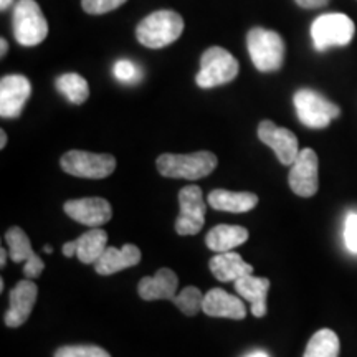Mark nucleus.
Segmentation results:
<instances>
[{
	"label": "nucleus",
	"mask_w": 357,
	"mask_h": 357,
	"mask_svg": "<svg viewBox=\"0 0 357 357\" xmlns=\"http://www.w3.org/2000/svg\"><path fill=\"white\" fill-rule=\"evenodd\" d=\"M63 255L66 257V258H71L73 255H77V242H68V243H65L63 245Z\"/></svg>",
	"instance_id": "nucleus-32"
},
{
	"label": "nucleus",
	"mask_w": 357,
	"mask_h": 357,
	"mask_svg": "<svg viewBox=\"0 0 357 357\" xmlns=\"http://www.w3.org/2000/svg\"><path fill=\"white\" fill-rule=\"evenodd\" d=\"M7 144V134L6 131H0V149H3Z\"/></svg>",
	"instance_id": "nucleus-35"
},
{
	"label": "nucleus",
	"mask_w": 357,
	"mask_h": 357,
	"mask_svg": "<svg viewBox=\"0 0 357 357\" xmlns=\"http://www.w3.org/2000/svg\"><path fill=\"white\" fill-rule=\"evenodd\" d=\"M245 357H270V356H268L265 351H255V352H250V354Z\"/></svg>",
	"instance_id": "nucleus-36"
},
{
	"label": "nucleus",
	"mask_w": 357,
	"mask_h": 357,
	"mask_svg": "<svg viewBox=\"0 0 357 357\" xmlns=\"http://www.w3.org/2000/svg\"><path fill=\"white\" fill-rule=\"evenodd\" d=\"M294 108L300 121L311 129H324L341 114L339 106L334 105L312 89H300L294 93Z\"/></svg>",
	"instance_id": "nucleus-7"
},
{
	"label": "nucleus",
	"mask_w": 357,
	"mask_h": 357,
	"mask_svg": "<svg viewBox=\"0 0 357 357\" xmlns=\"http://www.w3.org/2000/svg\"><path fill=\"white\" fill-rule=\"evenodd\" d=\"M258 137L268 147L273 149L276 158L283 166H293L298 154H300V144H298V137L294 136V132L287 128L276 126L273 121L265 119L258 126Z\"/></svg>",
	"instance_id": "nucleus-11"
},
{
	"label": "nucleus",
	"mask_w": 357,
	"mask_h": 357,
	"mask_svg": "<svg viewBox=\"0 0 357 357\" xmlns=\"http://www.w3.org/2000/svg\"><path fill=\"white\" fill-rule=\"evenodd\" d=\"M235 291L252 305V312L255 318H263L266 314V294L270 289V280L257 278V276L245 275L234 281Z\"/></svg>",
	"instance_id": "nucleus-19"
},
{
	"label": "nucleus",
	"mask_w": 357,
	"mask_h": 357,
	"mask_svg": "<svg viewBox=\"0 0 357 357\" xmlns=\"http://www.w3.org/2000/svg\"><path fill=\"white\" fill-rule=\"evenodd\" d=\"M248 240V230L240 225H215L205 236L207 247L215 253H225Z\"/></svg>",
	"instance_id": "nucleus-22"
},
{
	"label": "nucleus",
	"mask_w": 357,
	"mask_h": 357,
	"mask_svg": "<svg viewBox=\"0 0 357 357\" xmlns=\"http://www.w3.org/2000/svg\"><path fill=\"white\" fill-rule=\"evenodd\" d=\"M32 95V84L24 75H7L0 79V116L19 118L26 100Z\"/></svg>",
	"instance_id": "nucleus-12"
},
{
	"label": "nucleus",
	"mask_w": 357,
	"mask_h": 357,
	"mask_svg": "<svg viewBox=\"0 0 357 357\" xmlns=\"http://www.w3.org/2000/svg\"><path fill=\"white\" fill-rule=\"evenodd\" d=\"M128 0H82V7L86 13L91 15H102L111 10H116L126 3Z\"/></svg>",
	"instance_id": "nucleus-29"
},
{
	"label": "nucleus",
	"mask_w": 357,
	"mask_h": 357,
	"mask_svg": "<svg viewBox=\"0 0 357 357\" xmlns=\"http://www.w3.org/2000/svg\"><path fill=\"white\" fill-rule=\"evenodd\" d=\"M6 242L8 247V255L10 260L15 263L25 261L24 266V275L26 278L35 280L42 275L45 263L37 253L33 252L32 245H30L29 236L20 227H12L10 230H7L6 234Z\"/></svg>",
	"instance_id": "nucleus-14"
},
{
	"label": "nucleus",
	"mask_w": 357,
	"mask_h": 357,
	"mask_svg": "<svg viewBox=\"0 0 357 357\" xmlns=\"http://www.w3.org/2000/svg\"><path fill=\"white\" fill-rule=\"evenodd\" d=\"M55 357H111L100 346H65L55 352Z\"/></svg>",
	"instance_id": "nucleus-27"
},
{
	"label": "nucleus",
	"mask_w": 357,
	"mask_h": 357,
	"mask_svg": "<svg viewBox=\"0 0 357 357\" xmlns=\"http://www.w3.org/2000/svg\"><path fill=\"white\" fill-rule=\"evenodd\" d=\"M356 25L346 13H323L311 24L312 45L318 52L331 47H346L354 38Z\"/></svg>",
	"instance_id": "nucleus-4"
},
{
	"label": "nucleus",
	"mask_w": 357,
	"mask_h": 357,
	"mask_svg": "<svg viewBox=\"0 0 357 357\" xmlns=\"http://www.w3.org/2000/svg\"><path fill=\"white\" fill-rule=\"evenodd\" d=\"M250 58L258 71L270 73L281 68L284 61V42L273 30L255 26L247 35Z\"/></svg>",
	"instance_id": "nucleus-3"
},
{
	"label": "nucleus",
	"mask_w": 357,
	"mask_h": 357,
	"mask_svg": "<svg viewBox=\"0 0 357 357\" xmlns=\"http://www.w3.org/2000/svg\"><path fill=\"white\" fill-rule=\"evenodd\" d=\"M38 288L30 278L22 280L10 291V307L6 312V324L8 328H20L29 319L35 301H37Z\"/></svg>",
	"instance_id": "nucleus-15"
},
{
	"label": "nucleus",
	"mask_w": 357,
	"mask_h": 357,
	"mask_svg": "<svg viewBox=\"0 0 357 357\" xmlns=\"http://www.w3.org/2000/svg\"><path fill=\"white\" fill-rule=\"evenodd\" d=\"M205 294L195 287H187L181 293L172 298V303L187 316H195L199 311H202Z\"/></svg>",
	"instance_id": "nucleus-26"
},
{
	"label": "nucleus",
	"mask_w": 357,
	"mask_h": 357,
	"mask_svg": "<svg viewBox=\"0 0 357 357\" xmlns=\"http://www.w3.org/2000/svg\"><path fill=\"white\" fill-rule=\"evenodd\" d=\"M178 278L171 268H159L154 276H144L139 281L137 293L142 300H172L177 294Z\"/></svg>",
	"instance_id": "nucleus-17"
},
{
	"label": "nucleus",
	"mask_w": 357,
	"mask_h": 357,
	"mask_svg": "<svg viewBox=\"0 0 357 357\" xmlns=\"http://www.w3.org/2000/svg\"><path fill=\"white\" fill-rule=\"evenodd\" d=\"M141 261V250L132 243H126L123 248L108 247L105 250L100 260L95 263V270L98 275L108 276L126 268L136 266Z\"/></svg>",
	"instance_id": "nucleus-18"
},
{
	"label": "nucleus",
	"mask_w": 357,
	"mask_h": 357,
	"mask_svg": "<svg viewBox=\"0 0 357 357\" xmlns=\"http://www.w3.org/2000/svg\"><path fill=\"white\" fill-rule=\"evenodd\" d=\"M43 252H45V253H52V252H53V248H52V247H48V245H45V247H43Z\"/></svg>",
	"instance_id": "nucleus-38"
},
{
	"label": "nucleus",
	"mask_w": 357,
	"mask_h": 357,
	"mask_svg": "<svg viewBox=\"0 0 357 357\" xmlns=\"http://www.w3.org/2000/svg\"><path fill=\"white\" fill-rule=\"evenodd\" d=\"M113 73L118 82L121 83H136L139 82L141 71L131 60H118L113 66Z\"/></svg>",
	"instance_id": "nucleus-28"
},
{
	"label": "nucleus",
	"mask_w": 357,
	"mask_h": 357,
	"mask_svg": "<svg viewBox=\"0 0 357 357\" xmlns=\"http://www.w3.org/2000/svg\"><path fill=\"white\" fill-rule=\"evenodd\" d=\"M6 263H7V252L6 250H0V266H6Z\"/></svg>",
	"instance_id": "nucleus-34"
},
{
	"label": "nucleus",
	"mask_w": 357,
	"mask_h": 357,
	"mask_svg": "<svg viewBox=\"0 0 357 357\" xmlns=\"http://www.w3.org/2000/svg\"><path fill=\"white\" fill-rule=\"evenodd\" d=\"M181 213L176 220V231L178 235H197L204 229L205 205L202 190L197 185H187L178 192Z\"/></svg>",
	"instance_id": "nucleus-9"
},
{
	"label": "nucleus",
	"mask_w": 357,
	"mask_h": 357,
	"mask_svg": "<svg viewBox=\"0 0 357 357\" xmlns=\"http://www.w3.org/2000/svg\"><path fill=\"white\" fill-rule=\"evenodd\" d=\"M303 8H321L328 6L329 0H294Z\"/></svg>",
	"instance_id": "nucleus-31"
},
{
	"label": "nucleus",
	"mask_w": 357,
	"mask_h": 357,
	"mask_svg": "<svg viewBox=\"0 0 357 357\" xmlns=\"http://www.w3.org/2000/svg\"><path fill=\"white\" fill-rule=\"evenodd\" d=\"M240 65L236 58L222 47H211L204 52L200 70L195 82L200 88H215L234 82L238 75Z\"/></svg>",
	"instance_id": "nucleus-5"
},
{
	"label": "nucleus",
	"mask_w": 357,
	"mask_h": 357,
	"mask_svg": "<svg viewBox=\"0 0 357 357\" xmlns=\"http://www.w3.org/2000/svg\"><path fill=\"white\" fill-rule=\"evenodd\" d=\"M344 245L351 253L357 255V213H347L344 220Z\"/></svg>",
	"instance_id": "nucleus-30"
},
{
	"label": "nucleus",
	"mask_w": 357,
	"mask_h": 357,
	"mask_svg": "<svg viewBox=\"0 0 357 357\" xmlns=\"http://www.w3.org/2000/svg\"><path fill=\"white\" fill-rule=\"evenodd\" d=\"M318 155L310 147L301 149L289 169L288 182L291 190L300 197H312L319 187Z\"/></svg>",
	"instance_id": "nucleus-10"
},
{
	"label": "nucleus",
	"mask_w": 357,
	"mask_h": 357,
	"mask_svg": "<svg viewBox=\"0 0 357 357\" xmlns=\"http://www.w3.org/2000/svg\"><path fill=\"white\" fill-rule=\"evenodd\" d=\"M0 47H2V53H0V55L6 56V53L8 50V43H7L6 38H0Z\"/></svg>",
	"instance_id": "nucleus-33"
},
{
	"label": "nucleus",
	"mask_w": 357,
	"mask_h": 357,
	"mask_svg": "<svg viewBox=\"0 0 357 357\" xmlns=\"http://www.w3.org/2000/svg\"><path fill=\"white\" fill-rule=\"evenodd\" d=\"M60 166L66 174L82 178H105L116 169V158L111 154H95L86 151H68L60 159Z\"/></svg>",
	"instance_id": "nucleus-8"
},
{
	"label": "nucleus",
	"mask_w": 357,
	"mask_h": 357,
	"mask_svg": "<svg viewBox=\"0 0 357 357\" xmlns=\"http://www.w3.org/2000/svg\"><path fill=\"white\" fill-rule=\"evenodd\" d=\"M202 311L212 318H229V319H245L247 307L243 301L235 294L223 291L220 288H213L204 296Z\"/></svg>",
	"instance_id": "nucleus-16"
},
{
	"label": "nucleus",
	"mask_w": 357,
	"mask_h": 357,
	"mask_svg": "<svg viewBox=\"0 0 357 357\" xmlns=\"http://www.w3.org/2000/svg\"><path fill=\"white\" fill-rule=\"evenodd\" d=\"M12 3H13V0H0V8H2V10H7Z\"/></svg>",
	"instance_id": "nucleus-37"
},
{
	"label": "nucleus",
	"mask_w": 357,
	"mask_h": 357,
	"mask_svg": "<svg viewBox=\"0 0 357 357\" xmlns=\"http://www.w3.org/2000/svg\"><path fill=\"white\" fill-rule=\"evenodd\" d=\"M63 211L73 220L82 223V225L91 227V229L105 225L113 217V208H111L109 202L101 197L68 200L63 205Z\"/></svg>",
	"instance_id": "nucleus-13"
},
{
	"label": "nucleus",
	"mask_w": 357,
	"mask_h": 357,
	"mask_svg": "<svg viewBox=\"0 0 357 357\" xmlns=\"http://www.w3.org/2000/svg\"><path fill=\"white\" fill-rule=\"evenodd\" d=\"M56 89L73 105H83L89 96L88 82L78 73H65L58 77Z\"/></svg>",
	"instance_id": "nucleus-25"
},
{
	"label": "nucleus",
	"mask_w": 357,
	"mask_h": 357,
	"mask_svg": "<svg viewBox=\"0 0 357 357\" xmlns=\"http://www.w3.org/2000/svg\"><path fill=\"white\" fill-rule=\"evenodd\" d=\"M339 349L341 344L337 334L331 329H319L312 334L303 357H339Z\"/></svg>",
	"instance_id": "nucleus-24"
},
{
	"label": "nucleus",
	"mask_w": 357,
	"mask_h": 357,
	"mask_svg": "<svg viewBox=\"0 0 357 357\" xmlns=\"http://www.w3.org/2000/svg\"><path fill=\"white\" fill-rule=\"evenodd\" d=\"M217 155L208 151H199L194 154H162L155 160L160 176L171 178L197 181L215 171Z\"/></svg>",
	"instance_id": "nucleus-1"
},
{
	"label": "nucleus",
	"mask_w": 357,
	"mask_h": 357,
	"mask_svg": "<svg viewBox=\"0 0 357 357\" xmlns=\"http://www.w3.org/2000/svg\"><path fill=\"white\" fill-rule=\"evenodd\" d=\"M77 257L79 261L86 263V265H95V263L100 260L106 247V242H108V234L105 230L96 227V229L88 230L86 234L78 236L77 240Z\"/></svg>",
	"instance_id": "nucleus-23"
},
{
	"label": "nucleus",
	"mask_w": 357,
	"mask_h": 357,
	"mask_svg": "<svg viewBox=\"0 0 357 357\" xmlns=\"http://www.w3.org/2000/svg\"><path fill=\"white\" fill-rule=\"evenodd\" d=\"M184 32V20L172 10H158L139 22L136 37L147 48H164L176 42Z\"/></svg>",
	"instance_id": "nucleus-2"
},
{
	"label": "nucleus",
	"mask_w": 357,
	"mask_h": 357,
	"mask_svg": "<svg viewBox=\"0 0 357 357\" xmlns=\"http://www.w3.org/2000/svg\"><path fill=\"white\" fill-rule=\"evenodd\" d=\"M207 200L215 211L231 213L250 212L258 205V195L252 192H230L225 189L212 190Z\"/></svg>",
	"instance_id": "nucleus-21"
},
{
	"label": "nucleus",
	"mask_w": 357,
	"mask_h": 357,
	"mask_svg": "<svg viewBox=\"0 0 357 357\" xmlns=\"http://www.w3.org/2000/svg\"><path fill=\"white\" fill-rule=\"evenodd\" d=\"M13 35L24 47H35L48 35V24L35 0H19L13 7Z\"/></svg>",
	"instance_id": "nucleus-6"
},
{
	"label": "nucleus",
	"mask_w": 357,
	"mask_h": 357,
	"mask_svg": "<svg viewBox=\"0 0 357 357\" xmlns=\"http://www.w3.org/2000/svg\"><path fill=\"white\" fill-rule=\"evenodd\" d=\"M208 266H211L212 275L218 281H223V283H231V281H236L245 275L253 273V266L245 261L234 250L231 252L218 253V255L208 261Z\"/></svg>",
	"instance_id": "nucleus-20"
}]
</instances>
